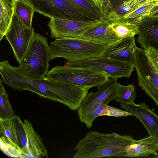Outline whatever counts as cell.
Wrapping results in <instances>:
<instances>
[{
	"instance_id": "17",
	"label": "cell",
	"mask_w": 158,
	"mask_h": 158,
	"mask_svg": "<svg viewBox=\"0 0 158 158\" xmlns=\"http://www.w3.org/2000/svg\"><path fill=\"white\" fill-rule=\"evenodd\" d=\"M106 20L102 24L92 28L85 32L78 38L109 46L116 43L120 39L110 26Z\"/></svg>"
},
{
	"instance_id": "22",
	"label": "cell",
	"mask_w": 158,
	"mask_h": 158,
	"mask_svg": "<svg viewBox=\"0 0 158 158\" xmlns=\"http://www.w3.org/2000/svg\"><path fill=\"white\" fill-rule=\"evenodd\" d=\"M35 12L32 7L22 1H15L14 13L26 26L30 28H32V19Z\"/></svg>"
},
{
	"instance_id": "18",
	"label": "cell",
	"mask_w": 158,
	"mask_h": 158,
	"mask_svg": "<svg viewBox=\"0 0 158 158\" xmlns=\"http://www.w3.org/2000/svg\"><path fill=\"white\" fill-rule=\"evenodd\" d=\"M158 150V142L149 136L140 140H135L120 153L119 157H146L151 154L156 156Z\"/></svg>"
},
{
	"instance_id": "32",
	"label": "cell",
	"mask_w": 158,
	"mask_h": 158,
	"mask_svg": "<svg viewBox=\"0 0 158 158\" xmlns=\"http://www.w3.org/2000/svg\"><path fill=\"white\" fill-rule=\"evenodd\" d=\"M149 16L152 17H158V11L153 14Z\"/></svg>"
},
{
	"instance_id": "29",
	"label": "cell",
	"mask_w": 158,
	"mask_h": 158,
	"mask_svg": "<svg viewBox=\"0 0 158 158\" xmlns=\"http://www.w3.org/2000/svg\"><path fill=\"white\" fill-rule=\"evenodd\" d=\"M135 8V10L153 0H131Z\"/></svg>"
},
{
	"instance_id": "15",
	"label": "cell",
	"mask_w": 158,
	"mask_h": 158,
	"mask_svg": "<svg viewBox=\"0 0 158 158\" xmlns=\"http://www.w3.org/2000/svg\"><path fill=\"white\" fill-rule=\"evenodd\" d=\"M137 24L138 43L145 50L152 47L158 51V17L147 16Z\"/></svg>"
},
{
	"instance_id": "1",
	"label": "cell",
	"mask_w": 158,
	"mask_h": 158,
	"mask_svg": "<svg viewBox=\"0 0 158 158\" xmlns=\"http://www.w3.org/2000/svg\"><path fill=\"white\" fill-rule=\"evenodd\" d=\"M2 81L14 89L34 92L40 97L60 102L72 110H77L89 89L56 81L44 77L32 79L22 73L7 60L0 63Z\"/></svg>"
},
{
	"instance_id": "14",
	"label": "cell",
	"mask_w": 158,
	"mask_h": 158,
	"mask_svg": "<svg viewBox=\"0 0 158 158\" xmlns=\"http://www.w3.org/2000/svg\"><path fill=\"white\" fill-rule=\"evenodd\" d=\"M120 105L121 108L139 119L147 129L149 136L158 142V115L155 113L154 109H149L143 102L137 104L123 102Z\"/></svg>"
},
{
	"instance_id": "6",
	"label": "cell",
	"mask_w": 158,
	"mask_h": 158,
	"mask_svg": "<svg viewBox=\"0 0 158 158\" xmlns=\"http://www.w3.org/2000/svg\"><path fill=\"white\" fill-rule=\"evenodd\" d=\"M44 16L87 21L98 20L71 0H21Z\"/></svg>"
},
{
	"instance_id": "26",
	"label": "cell",
	"mask_w": 158,
	"mask_h": 158,
	"mask_svg": "<svg viewBox=\"0 0 158 158\" xmlns=\"http://www.w3.org/2000/svg\"><path fill=\"white\" fill-rule=\"evenodd\" d=\"M71 0L95 17L98 19H102L101 18L99 11L94 3V0Z\"/></svg>"
},
{
	"instance_id": "8",
	"label": "cell",
	"mask_w": 158,
	"mask_h": 158,
	"mask_svg": "<svg viewBox=\"0 0 158 158\" xmlns=\"http://www.w3.org/2000/svg\"><path fill=\"white\" fill-rule=\"evenodd\" d=\"M15 120L18 138L25 158L48 157L47 151L31 123L27 119L22 122L18 115Z\"/></svg>"
},
{
	"instance_id": "24",
	"label": "cell",
	"mask_w": 158,
	"mask_h": 158,
	"mask_svg": "<svg viewBox=\"0 0 158 158\" xmlns=\"http://www.w3.org/2000/svg\"><path fill=\"white\" fill-rule=\"evenodd\" d=\"M2 79L0 80V118H13L16 117L10 102L8 93L2 84Z\"/></svg>"
},
{
	"instance_id": "31",
	"label": "cell",
	"mask_w": 158,
	"mask_h": 158,
	"mask_svg": "<svg viewBox=\"0 0 158 158\" xmlns=\"http://www.w3.org/2000/svg\"><path fill=\"white\" fill-rule=\"evenodd\" d=\"M158 11V6H156L151 10L150 15H152Z\"/></svg>"
},
{
	"instance_id": "9",
	"label": "cell",
	"mask_w": 158,
	"mask_h": 158,
	"mask_svg": "<svg viewBox=\"0 0 158 158\" xmlns=\"http://www.w3.org/2000/svg\"><path fill=\"white\" fill-rule=\"evenodd\" d=\"M34 29L26 26L14 13L11 22L5 36L19 63L26 53L34 35Z\"/></svg>"
},
{
	"instance_id": "16",
	"label": "cell",
	"mask_w": 158,
	"mask_h": 158,
	"mask_svg": "<svg viewBox=\"0 0 158 158\" xmlns=\"http://www.w3.org/2000/svg\"><path fill=\"white\" fill-rule=\"evenodd\" d=\"M136 45L134 36L122 39L109 46L101 57L134 64Z\"/></svg>"
},
{
	"instance_id": "30",
	"label": "cell",
	"mask_w": 158,
	"mask_h": 158,
	"mask_svg": "<svg viewBox=\"0 0 158 158\" xmlns=\"http://www.w3.org/2000/svg\"><path fill=\"white\" fill-rule=\"evenodd\" d=\"M8 6L11 7H14L15 1L16 0H2Z\"/></svg>"
},
{
	"instance_id": "3",
	"label": "cell",
	"mask_w": 158,
	"mask_h": 158,
	"mask_svg": "<svg viewBox=\"0 0 158 158\" xmlns=\"http://www.w3.org/2000/svg\"><path fill=\"white\" fill-rule=\"evenodd\" d=\"M49 46L50 60L61 57L71 62H81L98 59L109 46L80 38L55 39Z\"/></svg>"
},
{
	"instance_id": "5",
	"label": "cell",
	"mask_w": 158,
	"mask_h": 158,
	"mask_svg": "<svg viewBox=\"0 0 158 158\" xmlns=\"http://www.w3.org/2000/svg\"><path fill=\"white\" fill-rule=\"evenodd\" d=\"M50 60L47 38L39 33H35L17 68L25 76L32 79H40L47 75Z\"/></svg>"
},
{
	"instance_id": "20",
	"label": "cell",
	"mask_w": 158,
	"mask_h": 158,
	"mask_svg": "<svg viewBox=\"0 0 158 158\" xmlns=\"http://www.w3.org/2000/svg\"><path fill=\"white\" fill-rule=\"evenodd\" d=\"M158 6V0H153L128 13L120 20L137 24L143 19L149 16L151 10Z\"/></svg>"
},
{
	"instance_id": "12",
	"label": "cell",
	"mask_w": 158,
	"mask_h": 158,
	"mask_svg": "<svg viewBox=\"0 0 158 158\" xmlns=\"http://www.w3.org/2000/svg\"><path fill=\"white\" fill-rule=\"evenodd\" d=\"M0 148L3 153L12 157L25 158L18 138L15 118H0Z\"/></svg>"
},
{
	"instance_id": "21",
	"label": "cell",
	"mask_w": 158,
	"mask_h": 158,
	"mask_svg": "<svg viewBox=\"0 0 158 158\" xmlns=\"http://www.w3.org/2000/svg\"><path fill=\"white\" fill-rule=\"evenodd\" d=\"M110 26L118 37L121 40L138 35L139 29L137 25L127 21L119 20L110 22Z\"/></svg>"
},
{
	"instance_id": "10",
	"label": "cell",
	"mask_w": 158,
	"mask_h": 158,
	"mask_svg": "<svg viewBox=\"0 0 158 158\" xmlns=\"http://www.w3.org/2000/svg\"><path fill=\"white\" fill-rule=\"evenodd\" d=\"M48 24L51 37L55 39L71 37L78 38L88 30L99 25L106 20L104 19L87 21H78L51 18Z\"/></svg>"
},
{
	"instance_id": "7",
	"label": "cell",
	"mask_w": 158,
	"mask_h": 158,
	"mask_svg": "<svg viewBox=\"0 0 158 158\" xmlns=\"http://www.w3.org/2000/svg\"><path fill=\"white\" fill-rule=\"evenodd\" d=\"M133 64L139 85L158 106V74L147 57L145 50L135 46Z\"/></svg>"
},
{
	"instance_id": "2",
	"label": "cell",
	"mask_w": 158,
	"mask_h": 158,
	"mask_svg": "<svg viewBox=\"0 0 158 158\" xmlns=\"http://www.w3.org/2000/svg\"><path fill=\"white\" fill-rule=\"evenodd\" d=\"M135 140L131 135L114 132L103 134L90 131L80 140L74 149V158H96L119 157L121 153Z\"/></svg>"
},
{
	"instance_id": "19",
	"label": "cell",
	"mask_w": 158,
	"mask_h": 158,
	"mask_svg": "<svg viewBox=\"0 0 158 158\" xmlns=\"http://www.w3.org/2000/svg\"><path fill=\"white\" fill-rule=\"evenodd\" d=\"M131 115V113L127 111H124L102 103L94 106L79 117L80 121L84 123L87 127L89 128L92 127L94 119L100 116L106 115L119 117Z\"/></svg>"
},
{
	"instance_id": "13",
	"label": "cell",
	"mask_w": 158,
	"mask_h": 158,
	"mask_svg": "<svg viewBox=\"0 0 158 158\" xmlns=\"http://www.w3.org/2000/svg\"><path fill=\"white\" fill-rule=\"evenodd\" d=\"M117 79H109L97 91L88 94L77 110L79 117L96 105L102 103L108 104L111 101L115 100Z\"/></svg>"
},
{
	"instance_id": "23",
	"label": "cell",
	"mask_w": 158,
	"mask_h": 158,
	"mask_svg": "<svg viewBox=\"0 0 158 158\" xmlns=\"http://www.w3.org/2000/svg\"><path fill=\"white\" fill-rule=\"evenodd\" d=\"M0 41L5 36L10 25L14 13V7L7 5L0 0Z\"/></svg>"
},
{
	"instance_id": "28",
	"label": "cell",
	"mask_w": 158,
	"mask_h": 158,
	"mask_svg": "<svg viewBox=\"0 0 158 158\" xmlns=\"http://www.w3.org/2000/svg\"><path fill=\"white\" fill-rule=\"evenodd\" d=\"M145 50L147 57L158 74V51L152 47Z\"/></svg>"
},
{
	"instance_id": "11",
	"label": "cell",
	"mask_w": 158,
	"mask_h": 158,
	"mask_svg": "<svg viewBox=\"0 0 158 158\" xmlns=\"http://www.w3.org/2000/svg\"><path fill=\"white\" fill-rule=\"evenodd\" d=\"M65 65L91 67L106 73L109 78H129L134 70L133 64L126 62L101 57L90 60L81 62H66Z\"/></svg>"
},
{
	"instance_id": "25",
	"label": "cell",
	"mask_w": 158,
	"mask_h": 158,
	"mask_svg": "<svg viewBox=\"0 0 158 158\" xmlns=\"http://www.w3.org/2000/svg\"><path fill=\"white\" fill-rule=\"evenodd\" d=\"M116 89V102L120 103L134 102L136 94L135 87L133 84L123 85L117 83Z\"/></svg>"
},
{
	"instance_id": "4",
	"label": "cell",
	"mask_w": 158,
	"mask_h": 158,
	"mask_svg": "<svg viewBox=\"0 0 158 158\" xmlns=\"http://www.w3.org/2000/svg\"><path fill=\"white\" fill-rule=\"evenodd\" d=\"M48 79L75 85L98 89L109 79L105 72L91 67L70 65L57 66L48 71Z\"/></svg>"
},
{
	"instance_id": "27",
	"label": "cell",
	"mask_w": 158,
	"mask_h": 158,
	"mask_svg": "<svg viewBox=\"0 0 158 158\" xmlns=\"http://www.w3.org/2000/svg\"><path fill=\"white\" fill-rule=\"evenodd\" d=\"M94 2L100 12L102 18L105 19L112 9L110 0H94Z\"/></svg>"
}]
</instances>
